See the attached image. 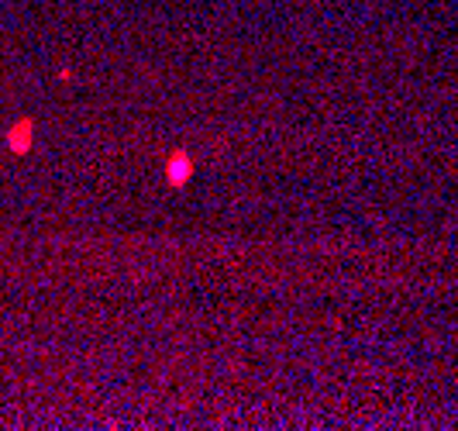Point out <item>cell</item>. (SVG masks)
Listing matches in <instances>:
<instances>
[{
    "label": "cell",
    "mask_w": 458,
    "mask_h": 431,
    "mask_svg": "<svg viewBox=\"0 0 458 431\" xmlns=\"http://www.w3.org/2000/svg\"><path fill=\"white\" fill-rule=\"evenodd\" d=\"M31 138H35V121H31V117H21V121L7 131V145H10V152H17V155H24V152L31 149Z\"/></svg>",
    "instance_id": "obj_1"
},
{
    "label": "cell",
    "mask_w": 458,
    "mask_h": 431,
    "mask_svg": "<svg viewBox=\"0 0 458 431\" xmlns=\"http://www.w3.org/2000/svg\"><path fill=\"white\" fill-rule=\"evenodd\" d=\"M190 169H193V166H190V159H187L183 152H176V155L169 159V169H166V173H169V183H173V186L187 183V180H190Z\"/></svg>",
    "instance_id": "obj_2"
}]
</instances>
